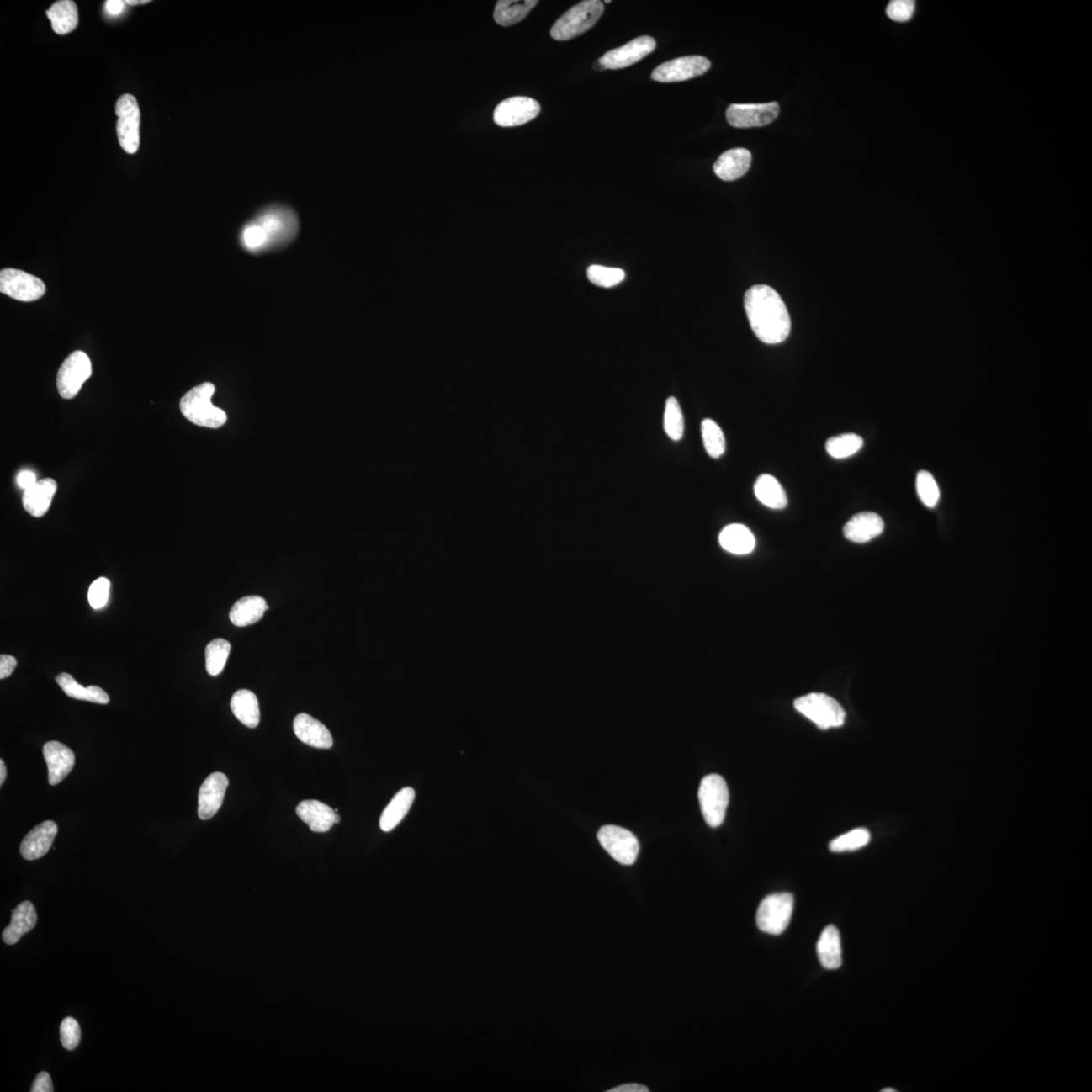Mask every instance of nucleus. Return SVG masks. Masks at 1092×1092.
Wrapping results in <instances>:
<instances>
[{
	"mask_svg": "<svg viewBox=\"0 0 1092 1092\" xmlns=\"http://www.w3.org/2000/svg\"><path fill=\"white\" fill-rule=\"evenodd\" d=\"M299 231V220L292 209L272 205L264 209L242 229V246L252 253H262L285 246Z\"/></svg>",
	"mask_w": 1092,
	"mask_h": 1092,
	"instance_id": "2",
	"label": "nucleus"
},
{
	"mask_svg": "<svg viewBox=\"0 0 1092 1092\" xmlns=\"http://www.w3.org/2000/svg\"><path fill=\"white\" fill-rule=\"evenodd\" d=\"M7 779V768L3 760H0V785H3Z\"/></svg>",
	"mask_w": 1092,
	"mask_h": 1092,
	"instance_id": "49",
	"label": "nucleus"
},
{
	"mask_svg": "<svg viewBox=\"0 0 1092 1092\" xmlns=\"http://www.w3.org/2000/svg\"><path fill=\"white\" fill-rule=\"evenodd\" d=\"M780 108L776 102L768 103H734L726 111L730 126L739 129L763 127L775 121Z\"/></svg>",
	"mask_w": 1092,
	"mask_h": 1092,
	"instance_id": "12",
	"label": "nucleus"
},
{
	"mask_svg": "<svg viewBox=\"0 0 1092 1092\" xmlns=\"http://www.w3.org/2000/svg\"><path fill=\"white\" fill-rule=\"evenodd\" d=\"M58 833V826L52 820L44 821L41 824L34 826L29 833L24 836L22 841L21 854L24 859L34 861L42 858L46 855L53 845L55 838Z\"/></svg>",
	"mask_w": 1092,
	"mask_h": 1092,
	"instance_id": "18",
	"label": "nucleus"
},
{
	"mask_svg": "<svg viewBox=\"0 0 1092 1092\" xmlns=\"http://www.w3.org/2000/svg\"><path fill=\"white\" fill-rule=\"evenodd\" d=\"M414 800L415 791L413 788L406 787L399 791V792L395 795L392 801H390L387 808H385L382 816H380V829L388 833V831L397 828L400 824V821L404 819L406 814H408L411 806L413 805Z\"/></svg>",
	"mask_w": 1092,
	"mask_h": 1092,
	"instance_id": "27",
	"label": "nucleus"
},
{
	"mask_svg": "<svg viewBox=\"0 0 1092 1092\" xmlns=\"http://www.w3.org/2000/svg\"><path fill=\"white\" fill-rule=\"evenodd\" d=\"M657 48V42L649 36L639 37L623 47L611 50L598 60L604 69H623L643 60Z\"/></svg>",
	"mask_w": 1092,
	"mask_h": 1092,
	"instance_id": "14",
	"label": "nucleus"
},
{
	"mask_svg": "<svg viewBox=\"0 0 1092 1092\" xmlns=\"http://www.w3.org/2000/svg\"><path fill=\"white\" fill-rule=\"evenodd\" d=\"M43 754L47 763L50 785L61 783L72 772L75 765V755L72 750L58 741H49L44 745Z\"/></svg>",
	"mask_w": 1092,
	"mask_h": 1092,
	"instance_id": "17",
	"label": "nucleus"
},
{
	"mask_svg": "<svg viewBox=\"0 0 1092 1092\" xmlns=\"http://www.w3.org/2000/svg\"><path fill=\"white\" fill-rule=\"evenodd\" d=\"M818 954L820 963L825 969H838L843 963L840 936L835 926H826L821 933L818 943Z\"/></svg>",
	"mask_w": 1092,
	"mask_h": 1092,
	"instance_id": "28",
	"label": "nucleus"
},
{
	"mask_svg": "<svg viewBox=\"0 0 1092 1092\" xmlns=\"http://www.w3.org/2000/svg\"><path fill=\"white\" fill-rule=\"evenodd\" d=\"M334 823H335V824H339V823H340V816H339V814L337 813V810H335Z\"/></svg>",
	"mask_w": 1092,
	"mask_h": 1092,
	"instance_id": "51",
	"label": "nucleus"
},
{
	"mask_svg": "<svg viewBox=\"0 0 1092 1092\" xmlns=\"http://www.w3.org/2000/svg\"><path fill=\"white\" fill-rule=\"evenodd\" d=\"M231 644L223 639L210 641L205 648V668L210 676H218L226 665Z\"/></svg>",
	"mask_w": 1092,
	"mask_h": 1092,
	"instance_id": "35",
	"label": "nucleus"
},
{
	"mask_svg": "<svg viewBox=\"0 0 1092 1092\" xmlns=\"http://www.w3.org/2000/svg\"><path fill=\"white\" fill-rule=\"evenodd\" d=\"M116 114L119 118L117 133L119 144L125 151L135 154L139 149L141 121L137 99L131 94H124L118 100Z\"/></svg>",
	"mask_w": 1092,
	"mask_h": 1092,
	"instance_id": "9",
	"label": "nucleus"
},
{
	"mask_svg": "<svg viewBox=\"0 0 1092 1092\" xmlns=\"http://www.w3.org/2000/svg\"><path fill=\"white\" fill-rule=\"evenodd\" d=\"M93 374L92 362L83 352H74L64 360L57 375V389L63 399L77 397Z\"/></svg>",
	"mask_w": 1092,
	"mask_h": 1092,
	"instance_id": "8",
	"label": "nucleus"
},
{
	"mask_svg": "<svg viewBox=\"0 0 1092 1092\" xmlns=\"http://www.w3.org/2000/svg\"><path fill=\"white\" fill-rule=\"evenodd\" d=\"M47 17L51 21L54 32L58 34L72 33L78 24L77 7L72 0L55 3L47 12Z\"/></svg>",
	"mask_w": 1092,
	"mask_h": 1092,
	"instance_id": "32",
	"label": "nucleus"
},
{
	"mask_svg": "<svg viewBox=\"0 0 1092 1092\" xmlns=\"http://www.w3.org/2000/svg\"><path fill=\"white\" fill-rule=\"evenodd\" d=\"M701 433L706 453L713 459H719L725 452V437L718 424L705 419L701 424Z\"/></svg>",
	"mask_w": 1092,
	"mask_h": 1092,
	"instance_id": "36",
	"label": "nucleus"
},
{
	"mask_svg": "<svg viewBox=\"0 0 1092 1092\" xmlns=\"http://www.w3.org/2000/svg\"><path fill=\"white\" fill-rule=\"evenodd\" d=\"M719 543L730 554L744 555L753 552L755 538L745 525L731 524L721 531Z\"/></svg>",
	"mask_w": 1092,
	"mask_h": 1092,
	"instance_id": "26",
	"label": "nucleus"
},
{
	"mask_svg": "<svg viewBox=\"0 0 1092 1092\" xmlns=\"http://www.w3.org/2000/svg\"><path fill=\"white\" fill-rule=\"evenodd\" d=\"M598 840L604 850L620 864L633 865L638 859L639 840L628 830L616 825H605L599 830Z\"/></svg>",
	"mask_w": 1092,
	"mask_h": 1092,
	"instance_id": "10",
	"label": "nucleus"
},
{
	"mask_svg": "<svg viewBox=\"0 0 1092 1092\" xmlns=\"http://www.w3.org/2000/svg\"><path fill=\"white\" fill-rule=\"evenodd\" d=\"M664 428L665 433L674 442L682 439L685 428L684 416L678 400L674 397L669 398L665 403Z\"/></svg>",
	"mask_w": 1092,
	"mask_h": 1092,
	"instance_id": "37",
	"label": "nucleus"
},
{
	"mask_svg": "<svg viewBox=\"0 0 1092 1092\" xmlns=\"http://www.w3.org/2000/svg\"><path fill=\"white\" fill-rule=\"evenodd\" d=\"M587 275L591 283L607 289L623 283L625 278L624 270L602 265H591Z\"/></svg>",
	"mask_w": 1092,
	"mask_h": 1092,
	"instance_id": "39",
	"label": "nucleus"
},
{
	"mask_svg": "<svg viewBox=\"0 0 1092 1092\" xmlns=\"http://www.w3.org/2000/svg\"><path fill=\"white\" fill-rule=\"evenodd\" d=\"M698 798L706 824L711 828L723 824L729 803L725 780L716 774L706 776L701 781Z\"/></svg>",
	"mask_w": 1092,
	"mask_h": 1092,
	"instance_id": "6",
	"label": "nucleus"
},
{
	"mask_svg": "<svg viewBox=\"0 0 1092 1092\" xmlns=\"http://www.w3.org/2000/svg\"><path fill=\"white\" fill-rule=\"evenodd\" d=\"M916 490L919 497L926 507L935 508L940 500V490L933 474L926 470H920L916 477Z\"/></svg>",
	"mask_w": 1092,
	"mask_h": 1092,
	"instance_id": "40",
	"label": "nucleus"
},
{
	"mask_svg": "<svg viewBox=\"0 0 1092 1092\" xmlns=\"http://www.w3.org/2000/svg\"><path fill=\"white\" fill-rule=\"evenodd\" d=\"M215 392V387L212 383H204L190 390L180 400V411L184 417L202 427H221L227 422V415L213 405Z\"/></svg>",
	"mask_w": 1092,
	"mask_h": 1092,
	"instance_id": "3",
	"label": "nucleus"
},
{
	"mask_svg": "<svg viewBox=\"0 0 1092 1092\" xmlns=\"http://www.w3.org/2000/svg\"><path fill=\"white\" fill-rule=\"evenodd\" d=\"M126 3L127 4H130V6H137V4L148 3L149 0H127Z\"/></svg>",
	"mask_w": 1092,
	"mask_h": 1092,
	"instance_id": "50",
	"label": "nucleus"
},
{
	"mask_svg": "<svg viewBox=\"0 0 1092 1092\" xmlns=\"http://www.w3.org/2000/svg\"><path fill=\"white\" fill-rule=\"evenodd\" d=\"M37 483L36 474L32 470H23L18 475V484L24 490L32 488Z\"/></svg>",
	"mask_w": 1092,
	"mask_h": 1092,
	"instance_id": "46",
	"label": "nucleus"
},
{
	"mask_svg": "<svg viewBox=\"0 0 1092 1092\" xmlns=\"http://www.w3.org/2000/svg\"><path fill=\"white\" fill-rule=\"evenodd\" d=\"M297 814L314 833H326L335 824V810L317 800H305L300 803Z\"/></svg>",
	"mask_w": 1092,
	"mask_h": 1092,
	"instance_id": "23",
	"label": "nucleus"
},
{
	"mask_svg": "<svg viewBox=\"0 0 1092 1092\" xmlns=\"http://www.w3.org/2000/svg\"><path fill=\"white\" fill-rule=\"evenodd\" d=\"M884 530V521L878 514L873 512L859 513L845 525L844 534L846 539L856 543H869L878 538Z\"/></svg>",
	"mask_w": 1092,
	"mask_h": 1092,
	"instance_id": "20",
	"label": "nucleus"
},
{
	"mask_svg": "<svg viewBox=\"0 0 1092 1092\" xmlns=\"http://www.w3.org/2000/svg\"><path fill=\"white\" fill-rule=\"evenodd\" d=\"M32 1092H52L54 1091L51 1076L47 1072H41L34 1079Z\"/></svg>",
	"mask_w": 1092,
	"mask_h": 1092,
	"instance_id": "44",
	"label": "nucleus"
},
{
	"mask_svg": "<svg viewBox=\"0 0 1092 1092\" xmlns=\"http://www.w3.org/2000/svg\"><path fill=\"white\" fill-rule=\"evenodd\" d=\"M38 916L34 906L29 901H24L13 911L11 925L3 930V939L8 945L17 944L24 935L29 933L36 925Z\"/></svg>",
	"mask_w": 1092,
	"mask_h": 1092,
	"instance_id": "24",
	"label": "nucleus"
},
{
	"mask_svg": "<svg viewBox=\"0 0 1092 1092\" xmlns=\"http://www.w3.org/2000/svg\"><path fill=\"white\" fill-rule=\"evenodd\" d=\"M745 309L751 330L761 342L779 344L788 338L791 320L782 298L769 285L751 287L745 295Z\"/></svg>",
	"mask_w": 1092,
	"mask_h": 1092,
	"instance_id": "1",
	"label": "nucleus"
},
{
	"mask_svg": "<svg viewBox=\"0 0 1092 1092\" xmlns=\"http://www.w3.org/2000/svg\"><path fill=\"white\" fill-rule=\"evenodd\" d=\"M540 113L535 99L514 97L503 100L494 112V122L500 127H517L533 121Z\"/></svg>",
	"mask_w": 1092,
	"mask_h": 1092,
	"instance_id": "15",
	"label": "nucleus"
},
{
	"mask_svg": "<svg viewBox=\"0 0 1092 1092\" xmlns=\"http://www.w3.org/2000/svg\"><path fill=\"white\" fill-rule=\"evenodd\" d=\"M751 154L749 150L735 148L724 152L713 165V172L724 182H734L749 172Z\"/></svg>",
	"mask_w": 1092,
	"mask_h": 1092,
	"instance_id": "22",
	"label": "nucleus"
},
{
	"mask_svg": "<svg viewBox=\"0 0 1092 1092\" xmlns=\"http://www.w3.org/2000/svg\"><path fill=\"white\" fill-rule=\"evenodd\" d=\"M711 62L702 56H686L660 64L651 73L658 82H680L700 77L708 72Z\"/></svg>",
	"mask_w": 1092,
	"mask_h": 1092,
	"instance_id": "13",
	"label": "nucleus"
},
{
	"mask_svg": "<svg viewBox=\"0 0 1092 1092\" xmlns=\"http://www.w3.org/2000/svg\"><path fill=\"white\" fill-rule=\"evenodd\" d=\"M883 1091H895L894 1089H884Z\"/></svg>",
	"mask_w": 1092,
	"mask_h": 1092,
	"instance_id": "52",
	"label": "nucleus"
},
{
	"mask_svg": "<svg viewBox=\"0 0 1092 1092\" xmlns=\"http://www.w3.org/2000/svg\"><path fill=\"white\" fill-rule=\"evenodd\" d=\"M227 776L215 772L209 775L199 791V818L209 820L221 808L228 788Z\"/></svg>",
	"mask_w": 1092,
	"mask_h": 1092,
	"instance_id": "16",
	"label": "nucleus"
},
{
	"mask_svg": "<svg viewBox=\"0 0 1092 1092\" xmlns=\"http://www.w3.org/2000/svg\"><path fill=\"white\" fill-rule=\"evenodd\" d=\"M60 1036H61L62 1045L65 1049L74 1050L79 1044L82 1038V1030L77 1020L73 1018L63 1020L60 1026Z\"/></svg>",
	"mask_w": 1092,
	"mask_h": 1092,
	"instance_id": "42",
	"label": "nucleus"
},
{
	"mask_svg": "<svg viewBox=\"0 0 1092 1092\" xmlns=\"http://www.w3.org/2000/svg\"><path fill=\"white\" fill-rule=\"evenodd\" d=\"M538 3L536 0H523V2L500 0L495 8V22L503 27L513 26L527 17L531 9H533Z\"/></svg>",
	"mask_w": 1092,
	"mask_h": 1092,
	"instance_id": "33",
	"label": "nucleus"
},
{
	"mask_svg": "<svg viewBox=\"0 0 1092 1092\" xmlns=\"http://www.w3.org/2000/svg\"><path fill=\"white\" fill-rule=\"evenodd\" d=\"M269 606L260 596H247L237 601L230 611V620L234 625L244 628L262 620Z\"/></svg>",
	"mask_w": 1092,
	"mask_h": 1092,
	"instance_id": "25",
	"label": "nucleus"
},
{
	"mask_svg": "<svg viewBox=\"0 0 1092 1092\" xmlns=\"http://www.w3.org/2000/svg\"><path fill=\"white\" fill-rule=\"evenodd\" d=\"M294 731L302 743L315 749L332 748L333 738L326 726L305 713L297 715L294 720Z\"/></svg>",
	"mask_w": 1092,
	"mask_h": 1092,
	"instance_id": "19",
	"label": "nucleus"
},
{
	"mask_svg": "<svg viewBox=\"0 0 1092 1092\" xmlns=\"http://www.w3.org/2000/svg\"><path fill=\"white\" fill-rule=\"evenodd\" d=\"M604 12V4L599 0H585L565 13L550 29V36L557 41H569L589 31L599 21Z\"/></svg>",
	"mask_w": 1092,
	"mask_h": 1092,
	"instance_id": "4",
	"label": "nucleus"
},
{
	"mask_svg": "<svg viewBox=\"0 0 1092 1092\" xmlns=\"http://www.w3.org/2000/svg\"><path fill=\"white\" fill-rule=\"evenodd\" d=\"M755 494L760 502L771 509H784L788 504L782 485L773 475L761 474L755 484Z\"/></svg>",
	"mask_w": 1092,
	"mask_h": 1092,
	"instance_id": "30",
	"label": "nucleus"
},
{
	"mask_svg": "<svg viewBox=\"0 0 1092 1092\" xmlns=\"http://www.w3.org/2000/svg\"><path fill=\"white\" fill-rule=\"evenodd\" d=\"M56 682L63 692L70 698L88 701V702L108 704L109 703V696L104 690L98 686H89L83 687L72 675L61 673L57 676Z\"/></svg>",
	"mask_w": 1092,
	"mask_h": 1092,
	"instance_id": "29",
	"label": "nucleus"
},
{
	"mask_svg": "<svg viewBox=\"0 0 1092 1092\" xmlns=\"http://www.w3.org/2000/svg\"><path fill=\"white\" fill-rule=\"evenodd\" d=\"M863 445L864 440L861 436L849 433L830 438L825 448L831 458L843 459L860 452Z\"/></svg>",
	"mask_w": 1092,
	"mask_h": 1092,
	"instance_id": "34",
	"label": "nucleus"
},
{
	"mask_svg": "<svg viewBox=\"0 0 1092 1092\" xmlns=\"http://www.w3.org/2000/svg\"><path fill=\"white\" fill-rule=\"evenodd\" d=\"M126 2L123 0H109L105 3V11L112 17H118L124 12L126 8Z\"/></svg>",
	"mask_w": 1092,
	"mask_h": 1092,
	"instance_id": "47",
	"label": "nucleus"
},
{
	"mask_svg": "<svg viewBox=\"0 0 1092 1092\" xmlns=\"http://www.w3.org/2000/svg\"><path fill=\"white\" fill-rule=\"evenodd\" d=\"M914 8L913 0H893L888 4L886 13L895 22H906L914 16Z\"/></svg>",
	"mask_w": 1092,
	"mask_h": 1092,
	"instance_id": "43",
	"label": "nucleus"
},
{
	"mask_svg": "<svg viewBox=\"0 0 1092 1092\" xmlns=\"http://www.w3.org/2000/svg\"><path fill=\"white\" fill-rule=\"evenodd\" d=\"M794 708L813 721L820 729L840 728L845 724L846 713L838 701L823 693H811L795 700Z\"/></svg>",
	"mask_w": 1092,
	"mask_h": 1092,
	"instance_id": "5",
	"label": "nucleus"
},
{
	"mask_svg": "<svg viewBox=\"0 0 1092 1092\" xmlns=\"http://www.w3.org/2000/svg\"><path fill=\"white\" fill-rule=\"evenodd\" d=\"M871 835L868 830L856 829L848 834L841 835L839 838L830 841V850L835 853L841 851H856L863 848L869 844Z\"/></svg>",
	"mask_w": 1092,
	"mask_h": 1092,
	"instance_id": "38",
	"label": "nucleus"
},
{
	"mask_svg": "<svg viewBox=\"0 0 1092 1092\" xmlns=\"http://www.w3.org/2000/svg\"><path fill=\"white\" fill-rule=\"evenodd\" d=\"M231 709L236 718L249 729L257 728L260 721L257 695L249 690H239L233 695Z\"/></svg>",
	"mask_w": 1092,
	"mask_h": 1092,
	"instance_id": "31",
	"label": "nucleus"
},
{
	"mask_svg": "<svg viewBox=\"0 0 1092 1092\" xmlns=\"http://www.w3.org/2000/svg\"><path fill=\"white\" fill-rule=\"evenodd\" d=\"M109 589L111 583L105 578L95 580L90 585L88 591V601L93 609L103 608L109 601Z\"/></svg>",
	"mask_w": 1092,
	"mask_h": 1092,
	"instance_id": "41",
	"label": "nucleus"
},
{
	"mask_svg": "<svg viewBox=\"0 0 1092 1092\" xmlns=\"http://www.w3.org/2000/svg\"><path fill=\"white\" fill-rule=\"evenodd\" d=\"M0 292L21 302H34L46 293V285L23 270L6 268L0 273Z\"/></svg>",
	"mask_w": 1092,
	"mask_h": 1092,
	"instance_id": "11",
	"label": "nucleus"
},
{
	"mask_svg": "<svg viewBox=\"0 0 1092 1092\" xmlns=\"http://www.w3.org/2000/svg\"><path fill=\"white\" fill-rule=\"evenodd\" d=\"M56 490V480L50 478L38 480L32 488L24 490L23 495L24 510L34 517H42L48 512Z\"/></svg>",
	"mask_w": 1092,
	"mask_h": 1092,
	"instance_id": "21",
	"label": "nucleus"
},
{
	"mask_svg": "<svg viewBox=\"0 0 1092 1092\" xmlns=\"http://www.w3.org/2000/svg\"><path fill=\"white\" fill-rule=\"evenodd\" d=\"M17 667V660L13 655H2L0 657V679L3 680L13 673Z\"/></svg>",
	"mask_w": 1092,
	"mask_h": 1092,
	"instance_id": "45",
	"label": "nucleus"
},
{
	"mask_svg": "<svg viewBox=\"0 0 1092 1092\" xmlns=\"http://www.w3.org/2000/svg\"><path fill=\"white\" fill-rule=\"evenodd\" d=\"M648 1087L638 1084H630L614 1087L608 1092H649Z\"/></svg>",
	"mask_w": 1092,
	"mask_h": 1092,
	"instance_id": "48",
	"label": "nucleus"
},
{
	"mask_svg": "<svg viewBox=\"0 0 1092 1092\" xmlns=\"http://www.w3.org/2000/svg\"><path fill=\"white\" fill-rule=\"evenodd\" d=\"M794 909L793 895L776 893L761 901L756 913V925L764 933L780 935L788 928Z\"/></svg>",
	"mask_w": 1092,
	"mask_h": 1092,
	"instance_id": "7",
	"label": "nucleus"
}]
</instances>
